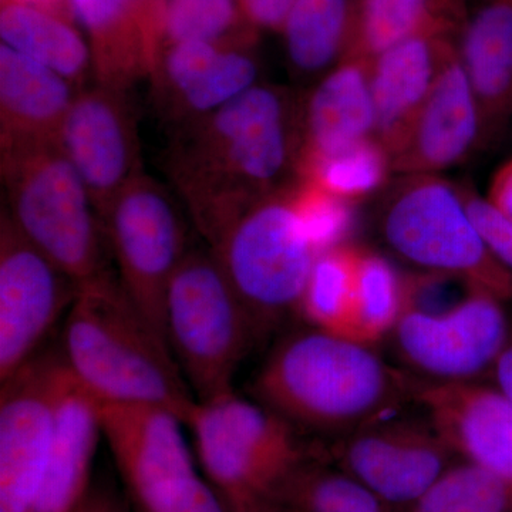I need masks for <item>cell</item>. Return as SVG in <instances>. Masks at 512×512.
Here are the masks:
<instances>
[{
	"instance_id": "6da1fadb",
	"label": "cell",
	"mask_w": 512,
	"mask_h": 512,
	"mask_svg": "<svg viewBox=\"0 0 512 512\" xmlns=\"http://www.w3.org/2000/svg\"><path fill=\"white\" fill-rule=\"evenodd\" d=\"M299 100L258 83L171 131L164 171L208 247L254 202L298 183Z\"/></svg>"
},
{
	"instance_id": "7a4b0ae2",
	"label": "cell",
	"mask_w": 512,
	"mask_h": 512,
	"mask_svg": "<svg viewBox=\"0 0 512 512\" xmlns=\"http://www.w3.org/2000/svg\"><path fill=\"white\" fill-rule=\"evenodd\" d=\"M414 379L375 346L306 325L276 343L251 394L303 436L338 440L413 404Z\"/></svg>"
},
{
	"instance_id": "3957f363",
	"label": "cell",
	"mask_w": 512,
	"mask_h": 512,
	"mask_svg": "<svg viewBox=\"0 0 512 512\" xmlns=\"http://www.w3.org/2000/svg\"><path fill=\"white\" fill-rule=\"evenodd\" d=\"M60 353L73 379L99 403L156 404L185 423L197 402L167 340L111 272L80 286L64 318Z\"/></svg>"
},
{
	"instance_id": "277c9868",
	"label": "cell",
	"mask_w": 512,
	"mask_h": 512,
	"mask_svg": "<svg viewBox=\"0 0 512 512\" xmlns=\"http://www.w3.org/2000/svg\"><path fill=\"white\" fill-rule=\"evenodd\" d=\"M6 207L16 228L83 286L106 274V234L82 178L57 141L0 144Z\"/></svg>"
},
{
	"instance_id": "5b68a950",
	"label": "cell",
	"mask_w": 512,
	"mask_h": 512,
	"mask_svg": "<svg viewBox=\"0 0 512 512\" xmlns=\"http://www.w3.org/2000/svg\"><path fill=\"white\" fill-rule=\"evenodd\" d=\"M376 228L393 255L421 272L457 279L504 302L512 299V272L485 242L464 188L440 175H400L383 195Z\"/></svg>"
},
{
	"instance_id": "8992f818",
	"label": "cell",
	"mask_w": 512,
	"mask_h": 512,
	"mask_svg": "<svg viewBox=\"0 0 512 512\" xmlns=\"http://www.w3.org/2000/svg\"><path fill=\"white\" fill-rule=\"evenodd\" d=\"M293 187L254 202L210 248L262 340L298 316L316 258Z\"/></svg>"
},
{
	"instance_id": "52a82bcc",
	"label": "cell",
	"mask_w": 512,
	"mask_h": 512,
	"mask_svg": "<svg viewBox=\"0 0 512 512\" xmlns=\"http://www.w3.org/2000/svg\"><path fill=\"white\" fill-rule=\"evenodd\" d=\"M164 335L197 402L235 392L238 369L258 339L210 248L190 249L175 272L165 299Z\"/></svg>"
},
{
	"instance_id": "ba28073f",
	"label": "cell",
	"mask_w": 512,
	"mask_h": 512,
	"mask_svg": "<svg viewBox=\"0 0 512 512\" xmlns=\"http://www.w3.org/2000/svg\"><path fill=\"white\" fill-rule=\"evenodd\" d=\"M185 426L202 473L225 503L271 500L308 457L301 431L235 392L195 402Z\"/></svg>"
},
{
	"instance_id": "9c48e42d",
	"label": "cell",
	"mask_w": 512,
	"mask_h": 512,
	"mask_svg": "<svg viewBox=\"0 0 512 512\" xmlns=\"http://www.w3.org/2000/svg\"><path fill=\"white\" fill-rule=\"evenodd\" d=\"M106 441L138 512H228L195 463L183 417L167 407L100 403Z\"/></svg>"
},
{
	"instance_id": "30bf717a",
	"label": "cell",
	"mask_w": 512,
	"mask_h": 512,
	"mask_svg": "<svg viewBox=\"0 0 512 512\" xmlns=\"http://www.w3.org/2000/svg\"><path fill=\"white\" fill-rule=\"evenodd\" d=\"M101 224L120 285L165 339L168 288L191 249L173 197L150 175L140 174L114 198Z\"/></svg>"
},
{
	"instance_id": "8fae6325",
	"label": "cell",
	"mask_w": 512,
	"mask_h": 512,
	"mask_svg": "<svg viewBox=\"0 0 512 512\" xmlns=\"http://www.w3.org/2000/svg\"><path fill=\"white\" fill-rule=\"evenodd\" d=\"M503 303L468 288L461 301L443 311L409 306L389 338L410 375L430 382H478L493 372L510 336Z\"/></svg>"
},
{
	"instance_id": "7c38bea8",
	"label": "cell",
	"mask_w": 512,
	"mask_h": 512,
	"mask_svg": "<svg viewBox=\"0 0 512 512\" xmlns=\"http://www.w3.org/2000/svg\"><path fill=\"white\" fill-rule=\"evenodd\" d=\"M79 286L0 217V383L39 356L56 323L66 318Z\"/></svg>"
},
{
	"instance_id": "4fadbf2b",
	"label": "cell",
	"mask_w": 512,
	"mask_h": 512,
	"mask_svg": "<svg viewBox=\"0 0 512 512\" xmlns=\"http://www.w3.org/2000/svg\"><path fill=\"white\" fill-rule=\"evenodd\" d=\"M62 353H40L0 383V512H33L56 433Z\"/></svg>"
},
{
	"instance_id": "5bb4252c",
	"label": "cell",
	"mask_w": 512,
	"mask_h": 512,
	"mask_svg": "<svg viewBox=\"0 0 512 512\" xmlns=\"http://www.w3.org/2000/svg\"><path fill=\"white\" fill-rule=\"evenodd\" d=\"M57 144L86 185L100 221L119 192L144 173L128 90L100 83L79 90Z\"/></svg>"
},
{
	"instance_id": "9a60e30c",
	"label": "cell",
	"mask_w": 512,
	"mask_h": 512,
	"mask_svg": "<svg viewBox=\"0 0 512 512\" xmlns=\"http://www.w3.org/2000/svg\"><path fill=\"white\" fill-rule=\"evenodd\" d=\"M346 473L386 503L414 504L446 471L450 446L431 421L390 416L336 441Z\"/></svg>"
},
{
	"instance_id": "2e32d148",
	"label": "cell",
	"mask_w": 512,
	"mask_h": 512,
	"mask_svg": "<svg viewBox=\"0 0 512 512\" xmlns=\"http://www.w3.org/2000/svg\"><path fill=\"white\" fill-rule=\"evenodd\" d=\"M256 42L164 46L151 73L158 116L171 128L221 109L259 83Z\"/></svg>"
},
{
	"instance_id": "e0dca14e",
	"label": "cell",
	"mask_w": 512,
	"mask_h": 512,
	"mask_svg": "<svg viewBox=\"0 0 512 512\" xmlns=\"http://www.w3.org/2000/svg\"><path fill=\"white\" fill-rule=\"evenodd\" d=\"M485 147L483 119L458 47L392 157L393 173L433 174L468 160Z\"/></svg>"
},
{
	"instance_id": "ac0fdd59",
	"label": "cell",
	"mask_w": 512,
	"mask_h": 512,
	"mask_svg": "<svg viewBox=\"0 0 512 512\" xmlns=\"http://www.w3.org/2000/svg\"><path fill=\"white\" fill-rule=\"evenodd\" d=\"M413 404L454 453L463 454L512 487V404L497 387L416 377Z\"/></svg>"
},
{
	"instance_id": "d6986e66",
	"label": "cell",
	"mask_w": 512,
	"mask_h": 512,
	"mask_svg": "<svg viewBox=\"0 0 512 512\" xmlns=\"http://www.w3.org/2000/svg\"><path fill=\"white\" fill-rule=\"evenodd\" d=\"M458 29L427 30L397 43L370 62L376 138L390 154L456 49Z\"/></svg>"
},
{
	"instance_id": "ffe728a7",
	"label": "cell",
	"mask_w": 512,
	"mask_h": 512,
	"mask_svg": "<svg viewBox=\"0 0 512 512\" xmlns=\"http://www.w3.org/2000/svg\"><path fill=\"white\" fill-rule=\"evenodd\" d=\"M376 137L370 62L350 57L299 100V161L338 153Z\"/></svg>"
},
{
	"instance_id": "44dd1931",
	"label": "cell",
	"mask_w": 512,
	"mask_h": 512,
	"mask_svg": "<svg viewBox=\"0 0 512 512\" xmlns=\"http://www.w3.org/2000/svg\"><path fill=\"white\" fill-rule=\"evenodd\" d=\"M103 440L100 403L64 365L56 433L33 512H79L89 498L94 458Z\"/></svg>"
},
{
	"instance_id": "7402d4cb",
	"label": "cell",
	"mask_w": 512,
	"mask_h": 512,
	"mask_svg": "<svg viewBox=\"0 0 512 512\" xmlns=\"http://www.w3.org/2000/svg\"><path fill=\"white\" fill-rule=\"evenodd\" d=\"M457 47L477 97L487 146L512 119V0H481L466 12Z\"/></svg>"
},
{
	"instance_id": "603a6c76",
	"label": "cell",
	"mask_w": 512,
	"mask_h": 512,
	"mask_svg": "<svg viewBox=\"0 0 512 512\" xmlns=\"http://www.w3.org/2000/svg\"><path fill=\"white\" fill-rule=\"evenodd\" d=\"M79 90L0 43V144L57 141Z\"/></svg>"
},
{
	"instance_id": "cb8c5ba5",
	"label": "cell",
	"mask_w": 512,
	"mask_h": 512,
	"mask_svg": "<svg viewBox=\"0 0 512 512\" xmlns=\"http://www.w3.org/2000/svg\"><path fill=\"white\" fill-rule=\"evenodd\" d=\"M69 6L86 32L96 83L130 90L150 79L156 55L133 0H69Z\"/></svg>"
},
{
	"instance_id": "d4e9b609",
	"label": "cell",
	"mask_w": 512,
	"mask_h": 512,
	"mask_svg": "<svg viewBox=\"0 0 512 512\" xmlns=\"http://www.w3.org/2000/svg\"><path fill=\"white\" fill-rule=\"evenodd\" d=\"M0 39L20 55L49 67L77 90L94 77L92 50L69 16L19 0H2Z\"/></svg>"
},
{
	"instance_id": "484cf974",
	"label": "cell",
	"mask_w": 512,
	"mask_h": 512,
	"mask_svg": "<svg viewBox=\"0 0 512 512\" xmlns=\"http://www.w3.org/2000/svg\"><path fill=\"white\" fill-rule=\"evenodd\" d=\"M356 15L357 0H299L281 32L292 73L318 82L352 57Z\"/></svg>"
},
{
	"instance_id": "4316f807",
	"label": "cell",
	"mask_w": 512,
	"mask_h": 512,
	"mask_svg": "<svg viewBox=\"0 0 512 512\" xmlns=\"http://www.w3.org/2000/svg\"><path fill=\"white\" fill-rule=\"evenodd\" d=\"M464 15L441 0H357L352 57L372 62L390 47L427 30L460 28Z\"/></svg>"
},
{
	"instance_id": "83f0119b",
	"label": "cell",
	"mask_w": 512,
	"mask_h": 512,
	"mask_svg": "<svg viewBox=\"0 0 512 512\" xmlns=\"http://www.w3.org/2000/svg\"><path fill=\"white\" fill-rule=\"evenodd\" d=\"M409 302V279L379 252L359 248L352 339L375 346L389 338Z\"/></svg>"
},
{
	"instance_id": "f1b7e54d",
	"label": "cell",
	"mask_w": 512,
	"mask_h": 512,
	"mask_svg": "<svg viewBox=\"0 0 512 512\" xmlns=\"http://www.w3.org/2000/svg\"><path fill=\"white\" fill-rule=\"evenodd\" d=\"M357 251L343 244L316 258L298 309L305 325L352 339Z\"/></svg>"
},
{
	"instance_id": "f546056e",
	"label": "cell",
	"mask_w": 512,
	"mask_h": 512,
	"mask_svg": "<svg viewBox=\"0 0 512 512\" xmlns=\"http://www.w3.org/2000/svg\"><path fill=\"white\" fill-rule=\"evenodd\" d=\"M392 173V157L376 137L298 165V181L353 204L383 190Z\"/></svg>"
},
{
	"instance_id": "4dcf8cb0",
	"label": "cell",
	"mask_w": 512,
	"mask_h": 512,
	"mask_svg": "<svg viewBox=\"0 0 512 512\" xmlns=\"http://www.w3.org/2000/svg\"><path fill=\"white\" fill-rule=\"evenodd\" d=\"M271 501L288 512H384L382 500L349 473L302 463Z\"/></svg>"
},
{
	"instance_id": "1f68e13d",
	"label": "cell",
	"mask_w": 512,
	"mask_h": 512,
	"mask_svg": "<svg viewBox=\"0 0 512 512\" xmlns=\"http://www.w3.org/2000/svg\"><path fill=\"white\" fill-rule=\"evenodd\" d=\"M258 40L238 0H167L163 47L184 42L244 43Z\"/></svg>"
},
{
	"instance_id": "d6a6232c",
	"label": "cell",
	"mask_w": 512,
	"mask_h": 512,
	"mask_svg": "<svg viewBox=\"0 0 512 512\" xmlns=\"http://www.w3.org/2000/svg\"><path fill=\"white\" fill-rule=\"evenodd\" d=\"M511 507V485L468 461L444 471L413 512H507Z\"/></svg>"
},
{
	"instance_id": "836d02e7",
	"label": "cell",
	"mask_w": 512,
	"mask_h": 512,
	"mask_svg": "<svg viewBox=\"0 0 512 512\" xmlns=\"http://www.w3.org/2000/svg\"><path fill=\"white\" fill-rule=\"evenodd\" d=\"M293 202L320 254L348 244L350 232L355 227L356 204L303 181L293 187Z\"/></svg>"
},
{
	"instance_id": "e575fe53",
	"label": "cell",
	"mask_w": 512,
	"mask_h": 512,
	"mask_svg": "<svg viewBox=\"0 0 512 512\" xmlns=\"http://www.w3.org/2000/svg\"><path fill=\"white\" fill-rule=\"evenodd\" d=\"M464 197L471 217L495 258L512 272V222L470 188H464Z\"/></svg>"
},
{
	"instance_id": "d590c367",
	"label": "cell",
	"mask_w": 512,
	"mask_h": 512,
	"mask_svg": "<svg viewBox=\"0 0 512 512\" xmlns=\"http://www.w3.org/2000/svg\"><path fill=\"white\" fill-rule=\"evenodd\" d=\"M299 0H238L244 19L256 32H282L289 13Z\"/></svg>"
},
{
	"instance_id": "8d00e7d4",
	"label": "cell",
	"mask_w": 512,
	"mask_h": 512,
	"mask_svg": "<svg viewBox=\"0 0 512 512\" xmlns=\"http://www.w3.org/2000/svg\"><path fill=\"white\" fill-rule=\"evenodd\" d=\"M485 200L512 222V157L501 164L491 177Z\"/></svg>"
},
{
	"instance_id": "74e56055",
	"label": "cell",
	"mask_w": 512,
	"mask_h": 512,
	"mask_svg": "<svg viewBox=\"0 0 512 512\" xmlns=\"http://www.w3.org/2000/svg\"><path fill=\"white\" fill-rule=\"evenodd\" d=\"M136 3L144 28H146L148 40L156 55V63L163 49L164 18L167 0H133Z\"/></svg>"
},
{
	"instance_id": "f35d334b",
	"label": "cell",
	"mask_w": 512,
	"mask_h": 512,
	"mask_svg": "<svg viewBox=\"0 0 512 512\" xmlns=\"http://www.w3.org/2000/svg\"><path fill=\"white\" fill-rule=\"evenodd\" d=\"M491 375L494 377L495 387L510 400L512 404V328L503 352L498 356Z\"/></svg>"
},
{
	"instance_id": "ab89813d",
	"label": "cell",
	"mask_w": 512,
	"mask_h": 512,
	"mask_svg": "<svg viewBox=\"0 0 512 512\" xmlns=\"http://www.w3.org/2000/svg\"><path fill=\"white\" fill-rule=\"evenodd\" d=\"M225 504L229 512H282L281 507L268 498H245Z\"/></svg>"
},
{
	"instance_id": "60d3db41",
	"label": "cell",
	"mask_w": 512,
	"mask_h": 512,
	"mask_svg": "<svg viewBox=\"0 0 512 512\" xmlns=\"http://www.w3.org/2000/svg\"><path fill=\"white\" fill-rule=\"evenodd\" d=\"M79 512H116V510L104 498L89 495V498H87L86 503L80 508Z\"/></svg>"
},
{
	"instance_id": "b9f144b4",
	"label": "cell",
	"mask_w": 512,
	"mask_h": 512,
	"mask_svg": "<svg viewBox=\"0 0 512 512\" xmlns=\"http://www.w3.org/2000/svg\"><path fill=\"white\" fill-rule=\"evenodd\" d=\"M441 2L457 12H464L463 0H441Z\"/></svg>"
}]
</instances>
